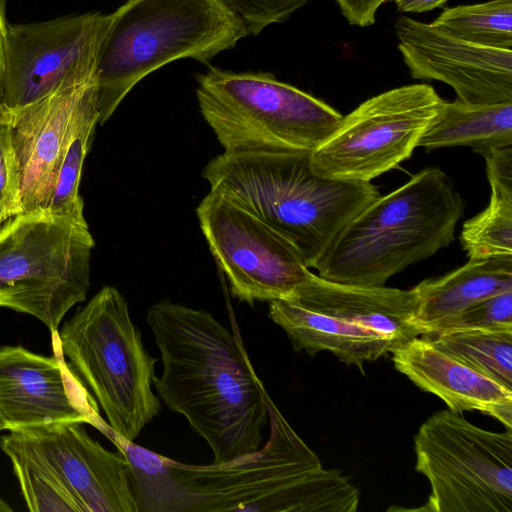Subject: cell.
Listing matches in <instances>:
<instances>
[{"label": "cell", "instance_id": "6da1fadb", "mask_svg": "<svg viewBox=\"0 0 512 512\" xmlns=\"http://www.w3.org/2000/svg\"><path fill=\"white\" fill-rule=\"evenodd\" d=\"M263 447L224 463H181L143 447L130 458L141 512H355L358 490L322 467L270 396Z\"/></svg>", "mask_w": 512, "mask_h": 512}, {"label": "cell", "instance_id": "7a4b0ae2", "mask_svg": "<svg viewBox=\"0 0 512 512\" xmlns=\"http://www.w3.org/2000/svg\"><path fill=\"white\" fill-rule=\"evenodd\" d=\"M146 319L162 362L158 397L206 441L213 463L260 448L269 394L236 331L169 299L153 304Z\"/></svg>", "mask_w": 512, "mask_h": 512}, {"label": "cell", "instance_id": "3957f363", "mask_svg": "<svg viewBox=\"0 0 512 512\" xmlns=\"http://www.w3.org/2000/svg\"><path fill=\"white\" fill-rule=\"evenodd\" d=\"M311 152H242L212 158L202 171L210 191L288 239L314 268L337 235L380 196L371 182L315 173Z\"/></svg>", "mask_w": 512, "mask_h": 512}, {"label": "cell", "instance_id": "277c9868", "mask_svg": "<svg viewBox=\"0 0 512 512\" xmlns=\"http://www.w3.org/2000/svg\"><path fill=\"white\" fill-rule=\"evenodd\" d=\"M464 200L439 168L428 167L379 196L334 239L315 265L333 282L381 286L408 266L448 247Z\"/></svg>", "mask_w": 512, "mask_h": 512}, {"label": "cell", "instance_id": "5b68a950", "mask_svg": "<svg viewBox=\"0 0 512 512\" xmlns=\"http://www.w3.org/2000/svg\"><path fill=\"white\" fill-rule=\"evenodd\" d=\"M249 35L224 0H126L110 13L98 53V124L162 66L185 58L209 64Z\"/></svg>", "mask_w": 512, "mask_h": 512}, {"label": "cell", "instance_id": "8992f818", "mask_svg": "<svg viewBox=\"0 0 512 512\" xmlns=\"http://www.w3.org/2000/svg\"><path fill=\"white\" fill-rule=\"evenodd\" d=\"M62 353L96 397L114 434L134 441L161 409L156 359L144 347L128 303L102 287L58 329Z\"/></svg>", "mask_w": 512, "mask_h": 512}, {"label": "cell", "instance_id": "52a82bcc", "mask_svg": "<svg viewBox=\"0 0 512 512\" xmlns=\"http://www.w3.org/2000/svg\"><path fill=\"white\" fill-rule=\"evenodd\" d=\"M200 113L226 153L312 152L343 115L269 72L210 66L196 76Z\"/></svg>", "mask_w": 512, "mask_h": 512}, {"label": "cell", "instance_id": "ba28073f", "mask_svg": "<svg viewBox=\"0 0 512 512\" xmlns=\"http://www.w3.org/2000/svg\"><path fill=\"white\" fill-rule=\"evenodd\" d=\"M94 247L84 216L36 209L9 218L0 224V307L58 331L86 299Z\"/></svg>", "mask_w": 512, "mask_h": 512}, {"label": "cell", "instance_id": "9c48e42d", "mask_svg": "<svg viewBox=\"0 0 512 512\" xmlns=\"http://www.w3.org/2000/svg\"><path fill=\"white\" fill-rule=\"evenodd\" d=\"M427 512H512V430L492 432L458 413L431 415L414 437Z\"/></svg>", "mask_w": 512, "mask_h": 512}, {"label": "cell", "instance_id": "30bf717a", "mask_svg": "<svg viewBox=\"0 0 512 512\" xmlns=\"http://www.w3.org/2000/svg\"><path fill=\"white\" fill-rule=\"evenodd\" d=\"M445 102L428 84L406 85L367 99L311 152L313 171L325 178L370 182L410 158Z\"/></svg>", "mask_w": 512, "mask_h": 512}, {"label": "cell", "instance_id": "8fae6325", "mask_svg": "<svg viewBox=\"0 0 512 512\" xmlns=\"http://www.w3.org/2000/svg\"><path fill=\"white\" fill-rule=\"evenodd\" d=\"M201 231L233 297L250 305L287 299L311 275L284 236L210 191L196 209Z\"/></svg>", "mask_w": 512, "mask_h": 512}, {"label": "cell", "instance_id": "7c38bea8", "mask_svg": "<svg viewBox=\"0 0 512 512\" xmlns=\"http://www.w3.org/2000/svg\"><path fill=\"white\" fill-rule=\"evenodd\" d=\"M0 448L24 456L48 473L80 512H141L131 464L93 439L84 423L9 431Z\"/></svg>", "mask_w": 512, "mask_h": 512}, {"label": "cell", "instance_id": "4fadbf2b", "mask_svg": "<svg viewBox=\"0 0 512 512\" xmlns=\"http://www.w3.org/2000/svg\"><path fill=\"white\" fill-rule=\"evenodd\" d=\"M97 60L98 55L81 63L38 100L0 109L11 125L24 212L47 208L74 130L97 107Z\"/></svg>", "mask_w": 512, "mask_h": 512}, {"label": "cell", "instance_id": "5bb4252c", "mask_svg": "<svg viewBox=\"0 0 512 512\" xmlns=\"http://www.w3.org/2000/svg\"><path fill=\"white\" fill-rule=\"evenodd\" d=\"M51 333L53 354H36L21 345L0 346V422L4 430L81 422L106 437L112 430Z\"/></svg>", "mask_w": 512, "mask_h": 512}, {"label": "cell", "instance_id": "9a60e30c", "mask_svg": "<svg viewBox=\"0 0 512 512\" xmlns=\"http://www.w3.org/2000/svg\"><path fill=\"white\" fill-rule=\"evenodd\" d=\"M110 14L88 12L27 24H9L0 109L22 108L53 90L95 57Z\"/></svg>", "mask_w": 512, "mask_h": 512}, {"label": "cell", "instance_id": "2e32d148", "mask_svg": "<svg viewBox=\"0 0 512 512\" xmlns=\"http://www.w3.org/2000/svg\"><path fill=\"white\" fill-rule=\"evenodd\" d=\"M395 32L412 78L443 82L466 104L512 102V49L474 45L406 16Z\"/></svg>", "mask_w": 512, "mask_h": 512}, {"label": "cell", "instance_id": "e0dca14e", "mask_svg": "<svg viewBox=\"0 0 512 512\" xmlns=\"http://www.w3.org/2000/svg\"><path fill=\"white\" fill-rule=\"evenodd\" d=\"M286 300L370 329L390 340L395 350L422 336L415 323L419 298L414 288L343 284L311 273Z\"/></svg>", "mask_w": 512, "mask_h": 512}, {"label": "cell", "instance_id": "ac0fdd59", "mask_svg": "<svg viewBox=\"0 0 512 512\" xmlns=\"http://www.w3.org/2000/svg\"><path fill=\"white\" fill-rule=\"evenodd\" d=\"M393 362L416 386L443 400L450 411H479L512 430V390L438 349L427 337H415L397 348Z\"/></svg>", "mask_w": 512, "mask_h": 512}, {"label": "cell", "instance_id": "d6986e66", "mask_svg": "<svg viewBox=\"0 0 512 512\" xmlns=\"http://www.w3.org/2000/svg\"><path fill=\"white\" fill-rule=\"evenodd\" d=\"M268 315L287 335L296 352L328 351L362 369L364 363L394 352L386 337L359 325L303 308L289 300L269 302Z\"/></svg>", "mask_w": 512, "mask_h": 512}, {"label": "cell", "instance_id": "ffe728a7", "mask_svg": "<svg viewBox=\"0 0 512 512\" xmlns=\"http://www.w3.org/2000/svg\"><path fill=\"white\" fill-rule=\"evenodd\" d=\"M419 305L415 323L423 335L439 332L472 305L512 290V257L473 258L462 267L414 287Z\"/></svg>", "mask_w": 512, "mask_h": 512}, {"label": "cell", "instance_id": "44dd1931", "mask_svg": "<svg viewBox=\"0 0 512 512\" xmlns=\"http://www.w3.org/2000/svg\"><path fill=\"white\" fill-rule=\"evenodd\" d=\"M479 154L486 162L490 202L464 223L460 243L469 259L512 257V146Z\"/></svg>", "mask_w": 512, "mask_h": 512}, {"label": "cell", "instance_id": "7402d4cb", "mask_svg": "<svg viewBox=\"0 0 512 512\" xmlns=\"http://www.w3.org/2000/svg\"><path fill=\"white\" fill-rule=\"evenodd\" d=\"M452 146H468L476 153L512 146V102L472 105L446 101L418 147L433 150Z\"/></svg>", "mask_w": 512, "mask_h": 512}, {"label": "cell", "instance_id": "603a6c76", "mask_svg": "<svg viewBox=\"0 0 512 512\" xmlns=\"http://www.w3.org/2000/svg\"><path fill=\"white\" fill-rule=\"evenodd\" d=\"M423 336L438 349L512 390V329H451Z\"/></svg>", "mask_w": 512, "mask_h": 512}, {"label": "cell", "instance_id": "cb8c5ba5", "mask_svg": "<svg viewBox=\"0 0 512 512\" xmlns=\"http://www.w3.org/2000/svg\"><path fill=\"white\" fill-rule=\"evenodd\" d=\"M431 25L474 45L512 49V0L448 8Z\"/></svg>", "mask_w": 512, "mask_h": 512}, {"label": "cell", "instance_id": "d4e9b609", "mask_svg": "<svg viewBox=\"0 0 512 512\" xmlns=\"http://www.w3.org/2000/svg\"><path fill=\"white\" fill-rule=\"evenodd\" d=\"M99 113L97 107L80 120L65 149L47 210L82 217L84 203L79 194L85 158L89 152Z\"/></svg>", "mask_w": 512, "mask_h": 512}, {"label": "cell", "instance_id": "484cf974", "mask_svg": "<svg viewBox=\"0 0 512 512\" xmlns=\"http://www.w3.org/2000/svg\"><path fill=\"white\" fill-rule=\"evenodd\" d=\"M9 458L25 504L33 512H80L75 500L45 471L12 450Z\"/></svg>", "mask_w": 512, "mask_h": 512}, {"label": "cell", "instance_id": "4316f807", "mask_svg": "<svg viewBox=\"0 0 512 512\" xmlns=\"http://www.w3.org/2000/svg\"><path fill=\"white\" fill-rule=\"evenodd\" d=\"M24 212L11 125L0 111V224Z\"/></svg>", "mask_w": 512, "mask_h": 512}, {"label": "cell", "instance_id": "83f0119b", "mask_svg": "<svg viewBox=\"0 0 512 512\" xmlns=\"http://www.w3.org/2000/svg\"><path fill=\"white\" fill-rule=\"evenodd\" d=\"M451 329H512V290L472 305L451 319L440 331Z\"/></svg>", "mask_w": 512, "mask_h": 512}, {"label": "cell", "instance_id": "f1b7e54d", "mask_svg": "<svg viewBox=\"0 0 512 512\" xmlns=\"http://www.w3.org/2000/svg\"><path fill=\"white\" fill-rule=\"evenodd\" d=\"M245 22L249 34L259 35L272 24L286 21L307 0H224Z\"/></svg>", "mask_w": 512, "mask_h": 512}, {"label": "cell", "instance_id": "f546056e", "mask_svg": "<svg viewBox=\"0 0 512 512\" xmlns=\"http://www.w3.org/2000/svg\"><path fill=\"white\" fill-rule=\"evenodd\" d=\"M351 25L366 27L374 24L378 8L387 0H335Z\"/></svg>", "mask_w": 512, "mask_h": 512}, {"label": "cell", "instance_id": "4dcf8cb0", "mask_svg": "<svg viewBox=\"0 0 512 512\" xmlns=\"http://www.w3.org/2000/svg\"><path fill=\"white\" fill-rule=\"evenodd\" d=\"M400 12L420 13L433 10L448 0H393Z\"/></svg>", "mask_w": 512, "mask_h": 512}, {"label": "cell", "instance_id": "1f68e13d", "mask_svg": "<svg viewBox=\"0 0 512 512\" xmlns=\"http://www.w3.org/2000/svg\"><path fill=\"white\" fill-rule=\"evenodd\" d=\"M8 25L9 24L5 17V0H0V100L2 96V84L5 68Z\"/></svg>", "mask_w": 512, "mask_h": 512}, {"label": "cell", "instance_id": "d6a6232c", "mask_svg": "<svg viewBox=\"0 0 512 512\" xmlns=\"http://www.w3.org/2000/svg\"><path fill=\"white\" fill-rule=\"evenodd\" d=\"M13 509L10 505L0 497V512H11Z\"/></svg>", "mask_w": 512, "mask_h": 512}, {"label": "cell", "instance_id": "836d02e7", "mask_svg": "<svg viewBox=\"0 0 512 512\" xmlns=\"http://www.w3.org/2000/svg\"><path fill=\"white\" fill-rule=\"evenodd\" d=\"M3 430H4L3 425L0 422V431H3Z\"/></svg>", "mask_w": 512, "mask_h": 512}]
</instances>
